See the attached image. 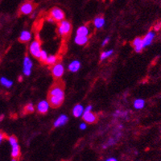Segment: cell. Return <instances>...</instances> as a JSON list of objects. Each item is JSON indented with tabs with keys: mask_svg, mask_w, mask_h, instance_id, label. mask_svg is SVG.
Returning a JSON list of instances; mask_svg holds the SVG:
<instances>
[{
	"mask_svg": "<svg viewBox=\"0 0 161 161\" xmlns=\"http://www.w3.org/2000/svg\"><path fill=\"white\" fill-rule=\"evenodd\" d=\"M64 66L61 64H60V63L54 64L53 69H52V73H53V77L55 78H60V77H61L62 75L64 74Z\"/></svg>",
	"mask_w": 161,
	"mask_h": 161,
	"instance_id": "52a82bcc",
	"label": "cell"
},
{
	"mask_svg": "<svg viewBox=\"0 0 161 161\" xmlns=\"http://www.w3.org/2000/svg\"><path fill=\"white\" fill-rule=\"evenodd\" d=\"M19 82H21V80H22V77H19Z\"/></svg>",
	"mask_w": 161,
	"mask_h": 161,
	"instance_id": "e575fe53",
	"label": "cell"
},
{
	"mask_svg": "<svg viewBox=\"0 0 161 161\" xmlns=\"http://www.w3.org/2000/svg\"><path fill=\"white\" fill-rule=\"evenodd\" d=\"M105 161H118V160L115 158H114V157H110V158L107 159Z\"/></svg>",
	"mask_w": 161,
	"mask_h": 161,
	"instance_id": "1f68e13d",
	"label": "cell"
},
{
	"mask_svg": "<svg viewBox=\"0 0 161 161\" xmlns=\"http://www.w3.org/2000/svg\"><path fill=\"white\" fill-rule=\"evenodd\" d=\"M144 105H145V102H144V100L141 99V98L136 99L134 103V107L137 110L143 109L144 107Z\"/></svg>",
	"mask_w": 161,
	"mask_h": 161,
	"instance_id": "ffe728a7",
	"label": "cell"
},
{
	"mask_svg": "<svg viewBox=\"0 0 161 161\" xmlns=\"http://www.w3.org/2000/svg\"><path fill=\"white\" fill-rule=\"evenodd\" d=\"M132 44L135 48V51L136 53H141L142 50L144 48V44H143V40L141 38H135L133 42H132Z\"/></svg>",
	"mask_w": 161,
	"mask_h": 161,
	"instance_id": "8fae6325",
	"label": "cell"
},
{
	"mask_svg": "<svg viewBox=\"0 0 161 161\" xmlns=\"http://www.w3.org/2000/svg\"><path fill=\"white\" fill-rule=\"evenodd\" d=\"M50 17L53 18L54 21L61 22V21L64 20V13L61 9L58 8V7H54L50 12Z\"/></svg>",
	"mask_w": 161,
	"mask_h": 161,
	"instance_id": "277c9868",
	"label": "cell"
},
{
	"mask_svg": "<svg viewBox=\"0 0 161 161\" xmlns=\"http://www.w3.org/2000/svg\"><path fill=\"white\" fill-rule=\"evenodd\" d=\"M68 121V118L66 115H64V114H62L61 115L60 117L56 119V121L54 123V126L55 127H58V126H63L64 125L65 123H67Z\"/></svg>",
	"mask_w": 161,
	"mask_h": 161,
	"instance_id": "4fadbf2b",
	"label": "cell"
},
{
	"mask_svg": "<svg viewBox=\"0 0 161 161\" xmlns=\"http://www.w3.org/2000/svg\"><path fill=\"white\" fill-rule=\"evenodd\" d=\"M30 52L32 53L33 56H35L36 58L40 57V55L41 49H40V43L38 40H35L32 42L30 45Z\"/></svg>",
	"mask_w": 161,
	"mask_h": 161,
	"instance_id": "5b68a950",
	"label": "cell"
},
{
	"mask_svg": "<svg viewBox=\"0 0 161 161\" xmlns=\"http://www.w3.org/2000/svg\"><path fill=\"white\" fill-rule=\"evenodd\" d=\"M87 41H88V37L87 36L77 35V36L75 37V42L78 45H84V44L87 43Z\"/></svg>",
	"mask_w": 161,
	"mask_h": 161,
	"instance_id": "e0dca14e",
	"label": "cell"
},
{
	"mask_svg": "<svg viewBox=\"0 0 161 161\" xmlns=\"http://www.w3.org/2000/svg\"><path fill=\"white\" fill-rule=\"evenodd\" d=\"M91 110H92V106L91 105H89L84 110V113H87V112H90Z\"/></svg>",
	"mask_w": 161,
	"mask_h": 161,
	"instance_id": "83f0119b",
	"label": "cell"
},
{
	"mask_svg": "<svg viewBox=\"0 0 161 161\" xmlns=\"http://www.w3.org/2000/svg\"><path fill=\"white\" fill-rule=\"evenodd\" d=\"M49 108V103H48L47 101H41L37 105V110H38L40 114H45L47 113Z\"/></svg>",
	"mask_w": 161,
	"mask_h": 161,
	"instance_id": "30bf717a",
	"label": "cell"
},
{
	"mask_svg": "<svg viewBox=\"0 0 161 161\" xmlns=\"http://www.w3.org/2000/svg\"><path fill=\"white\" fill-rule=\"evenodd\" d=\"M81 67V64L78 61H73L72 63H71L69 65V69L73 72V73H75V72H77L78 69Z\"/></svg>",
	"mask_w": 161,
	"mask_h": 161,
	"instance_id": "9a60e30c",
	"label": "cell"
},
{
	"mask_svg": "<svg viewBox=\"0 0 161 161\" xmlns=\"http://www.w3.org/2000/svg\"><path fill=\"white\" fill-rule=\"evenodd\" d=\"M83 119L88 123H94L97 121V116L92 112L83 113Z\"/></svg>",
	"mask_w": 161,
	"mask_h": 161,
	"instance_id": "7c38bea8",
	"label": "cell"
},
{
	"mask_svg": "<svg viewBox=\"0 0 161 161\" xmlns=\"http://www.w3.org/2000/svg\"><path fill=\"white\" fill-rule=\"evenodd\" d=\"M89 33L88 27L86 26H82L80 27L79 28L77 31V35H84V36H87Z\"/></svg>",
	"mask_w": 161,
	"mask_h": 161,
	"instance_id": "d6986e66",
	"label": "cell"
},
{
	"mask_svg": "<svg viewBox=\"0 0 161 161\" xmlns=\"http://www.w3.org/2000/svg\"><path fill=\"white\" fill-rule=\"evenodd\" d=\"M71 30H72V25L69 21L62 20L60 22L58 25V33L60 35L62 36L69 35Z\"/></svg>",
	"mask_w": 161,
	"mask_h": 161,
	"instance_id": "3957f363",
	"label": "cell"
},
{
	"mask_svg": "<svg viewBox=\"0 0 161 161\" xmlns=\"http://www.w3.org/2000/svg\"><path fill=\"white\" fill-rule=\"evenodd\" d=\"M48 21H49L50 23H53V22H54V19H53V18L50 17V16H49V17L48 18Z\"/></svg>",
	"mask_w": 161,
	"mask_h": 161,
	"instance_id": "d6a6232c",
	"label": "cell"
},
{
	"mask_svg": "<svg viewBox=\"0 0 161 161\" xmlns=\"http://www.w3.org/2000/svg\"><path fill=\"white\" fill-rule=\"evenodd\" d=\"M117 138H114V139H110V140L107 142V144L103 146V148H106L108 147L109 146H112V145H114V144L117 143Z\"/></svg>",
	"mask_w": 161,
	"mask_h": 161,
	"instance_id": "d4e9b609",
	"label": "cell"
},
{
	"mask_svg": "<svg viewBox=\"0 0 161 161\" xmlns=\"http://www.w3.org/2000/svg\"><path fill=\"white\" fill-rule=\"evenodd\" d=\"M34 105L32 103H29V104H27V105L25 106V108H24V112L27 113V114H30V113H32V112H34Z\"/></svg>",
	"mask_w": 161,
	"mask_h": 161,
	"instance_id": "603a6c76",
	"label": "cell"
},
{
	"mask_svg": "<svg viewBox=\"0 0 161 161\" xmlns=\"http://www.w3.org/2000/svg\"><path fill=\"white\" fill-rule=\"evenodd\" d=\"M48 58V54L47 53L45 52V51H41L40 53V57H39V59L40 60V61L42 62H46V60H47Z\"/></svg>",
	"mask_w": 161,
	"mask_h": 161,
	"instance_id": "484cf974",
	"label": "cell"
},
{
	"mask_svg": "<svg viewBox=\"0 0 161 161\" xmlns=\"http://www.w3.org/2000/svg\"><path fill=\"white\" fill-rule=\"evenodd\" d=\"M0 82H1V84L4 86H6L7 88H10V87H12V85H13V82L11 80L7 79L6 77H2L1 79H0Z\"/></svg>",
	"mask_w": 161,
	"mask_h": 161,
	"instance_id": "44dd1931",
	"label": "cell"
},
{
	"mask_svg": "<svg viewBox=\"0 0 161 161\" xmlns=\"http://www.w3.org/2000/svg\"><path fill=\"white\" fill-rule=\"evenodd\" d=\"M109 41H110V38H109V37H107V38L105 39V40H104V41H103V44H102V45H103V46H105V44H107Z\"/></svg>",
	"mask_w": 161,
	"mask_h": 161,
	"instance_id": "f1b7e54d",
	"label": "cell"
},
{
	"mask_svg": "<svg viewBox=\"0 0 161 161\" xmlns=\"http://www.w3.org/2000/svg\"><path fill=\"white\" fill-rule=\"evenodd\" d=\"M35 5L33 3H31V2H27V3H24L22 6H20V9H19V12L20 14H23V15H30L33 10L35 8Z\"/></svg>",
	"mask_w": 161,
	"mask_h": 161,
	"instance_id": "8992f818",
	"label": "cell"
},
{
	"mask_svg": "<svg viewBox=\"0 0 161 161\" xmlns=\"http://www.w3.org/2000/svg\"><path fill=\"white\" fill-rule=\"evenodd\" d=\"M94 26L96 27L97 28H101L104 26L105 24V19L103 16H98V17L95 18V19L94 21Z\"/></svg>",
	"mask_w": 161,
	"mask_h": 161,
	"instance_id": "ac0fdd59",
	"label": "cell"
},
{
	"mask_svg": "<svg viewBox=\"0 0 161 161\" xmlns=\"http://www.w3.org/2000/svg\"><path fill=\"white\" fill-rule=\"evenodd\" d=\"M9 143L12 145V156L14 159L19 158L20 155V148L18 144L17 139L15 136H11L9 138Z\"/></svg>",
	"mask_w": 161,
	"mask_h": 161,
	"instance_id": "7a4b0ae2",
	"label": "cell"
},
{
	"mask_svg": "<svg viewBox=\"0 0 161 161\" xmlns=\"http://www.w3.org/2000/svg\"><path fill=\"white\" fill-rule=\"evenodd\" d=\"M32 67V62L28 56H26L24 61V73L26 76H29L31 74V69Z\"/></svg>",
	"mask_w": 161,
	"mask_h": 161,
	"instance_id": "9c48e42d",
	"label": "cell"
},
{
	"mask_svg": "<svg viewBox=\"0 0 161 161\" xmlns=\"http://www.w3.org/2000/svg\"><path fill=\"white\" fill-rule=\"evenodd\" d=\"M4 139V134H3L2 132H0V144L2 143V141Z\"/></svg>",
	"mask_w": 161,
	"mask_h": 161,
	"instance_id": "f546056e",
	"label": "cell"
},
{
	"mask_svg": "<svg viewBox=\"0 0 161 161\" xmlns=\"http://www.w3.org/2000/svg\"><path fill=\"white\" fill-rule=\"evenodd\" d=\"M83 113H84V108H83V106L82 105L78 104L76 106H74V108L73 110V114L75 117H80L81 115L83 114Z\"/></svg>",
	"mask_w": 161,
	"mask_h": 161,
	"instance_id": "5bb4252c",
	"label": "cell"
},
{
	"mask_svg": "<svg viewBox=\"0 0 161 161\" xmlns=\"http://www.w3.org/2000/svg\"><path fill=\"white\" fill-rule=\"evenodd\" d=\"M80 128L82 129V130H85L86 128V125H85V123H82L81 125H80Z\"/></svg>",
	"mask_w": 161,
	"mask_h": 161,
	"instance_id": "4dcf8cb0",
	"label": "cell"
},
{
	"mask_svg": "<svg viewBox=\"0 0 161 161\" xmlns=\"http://www.w3.org/2000/svg\"><path fill=\"white\" fill-rule=\"evenodd\" d=\"M126 115H127V112L121 111V110H117L114 114L115 117H126Z\"/></svg>",
	"mask_w": 161,
	"mask_h": 161,
	"instance_id": "4316f807",
	"label": "cell"
},
{
	"mask_svg": "<svg viewBox=\"0 0 161 161\" xmlns=\"http://www.w3.org/2000/svg\"><path fill=\"white\" fill-rule=\"evenodd\" d=\"M154 38H155V32H152V31H150V32L144 36V38L142 39L144 47L149 46L150 44H152V42L153 41Z\"/></svg>",
	"mask_w": 161,
	"mask_h": 161,
	"instance_id": "ba28073f",
	"label": "cell"
},
{
	"mask_svg": "<svg viewBox=\"0 0 161 161\" xmlns=\"http://www.w3.org/2000/svg\"><path fill=\"white\" fill-rule=\"evenodd\" d=\"M57 61V57L56 56H48L47 60H46V62L45 63H47L48 64H51V65H53V64H55Z\"/></svg>",
	"mask_w": 161,
	"mask_h": 161,
	"instance_id": "7402d4cb",
	"label": "cell"
},
{
	"mask_svg": "<svg viewBox=\"0 0 161 161\" xmlns=\"http://www.w3.org/2000/svg\"><path fill=\"white\" fill-rule=\"evenodd\" d=\"M112 53H113V50H109V51H105L104 53H102V55H101V61H103V60H105V59L108 58L109 56H110L112 55Z\"/></svg>",
	"mask_w": 161,
	"mask_h": 161,
	"instance_id": "cb8c5ba5",
	"label": "cell"
},
{
	"mask_svg": "<svg viewBox=\"0 0 161 161\" xmlns=\"http://www.w3.org/2000/svg\"><path fill=\"white\" fill-rule=\"evenodd\" d=\"M31 40V33L27 31H24L19 36V41L22 43L27 42Z\"/></svg>",
	"mask_w": 161,
	"mask_h": 161,
	"instance_id": "2e32d148",
	"label": "cell"
},
{
	"mask_svg": "<svg viewBox=\"0 0 161 161\" xmlns=\"http://www.w3.org/2000/svg\"><path fill=\"white\" fill-rule=\"evenodd\" d=\"M64 98V88L61 84H55L48 93L49 105L53 107H58L63 103Z\"/></svg>",
	"mask_w": 161,
	"mask_h": 161,
	"instance_id": "6da1fadb",
	"label": "cell"
},
{
	"mask_svg": "<svg viewBox=\"0 0 161 161\" xmlns=\"http://www.w3.org/2000/svg\"><path fill=\"white\" fill-rule=\"evenodd\" d=\"M12 161H18V160H17V159H14V158H13V160H12Z\"/></svg>",
	"mask_w": 161,
	"mask_h": 161,
	"instance_id": "836d02e7",
	"label": "cell"
}]
</instances>
